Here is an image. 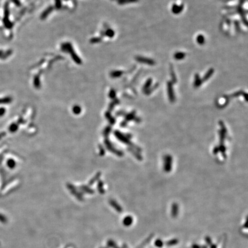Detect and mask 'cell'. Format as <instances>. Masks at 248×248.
<instances>
[{
	"label": "cell",
	"instance_id": "cell-1",
	"mask_svg": "<svg viewBox=\"0 0 248 248\" xmlns=\"http://www.w3.org/2000/svg\"><path fill=\"white\" fill-rule=\"evenodd\" d=\"M164 169L166 172H170L171 171L172 168V157L170 155H166L164 159Z\"/></svg>",
	"mask_w": 248,
	"mask_h": 248
},
{
	"label": "cell",
	"instance_id": "cell-2",
	"mask_svg": "<svg viewBox=\"0 0 248 248\" xmlns=\"http://www.w3.org/2000/svg\"><path fill=\"white\" fill-rule=\"evenodd\" d=\"M168 96H169L170 100L171 102H174L175 100V97H174V93L173 92V89L171 84L168 83Z\"/></svg>",
	"mask_w": 248,
	"mask_h": 248
},
{
	"label": "cell",
	"instance_id": "cell-3",
	"mask_svg": "<svg viewBox=\"0 0 248 248\" xmlns=\"http://www.w3.org/2000/svg\"><path fill=\"white\" fill-rule=\"evenodd\" d=\"M136 59H137V61H139L140 62H141V63H146V64H148L149 65H153L154 63H155L152 60L149 59H147V58H145L137 57Z\"/></svg>",
	"mask_w": 248,
	"mask_h": 248
},
{
	"label": "cell",
	"instance_id": "cell-4",
	"mask_svg": "<svg viewBox=\"0 0 248 248\" xmlns=\"http://www.w3.org/2000/svg\"><path fill=\"white\" fill-rule=\"evenodd\" d=\"M133 223V218L130 216H127L123 220V224L125 226H129Z\"/></svg>",
	"mask_w": 248,
	"mask_h": 248
},
{
	"label": "cell",
	"instance_id": "cell-5",
	"mask_svg": "<svg viewBox=\"0 0 248 248\" xmlns=\"http://www.w3.org/2000/svg\"><path fill=\"white\" fill-rule=\"evenodd\" d=\"M178 205L176 203H174L172 206V216L173 218H176L178 214Z\"/></svg>",
	"mask_w": 248,
	"mask_h": 248
},
{
	"label": "cell",
	"instance_id": "cell-6",
	"mask_svg": "<svg viewBox=\"0 0 248 248\" xmlns=\"http://www.w3.org/2000/svg\"><path fill=\"white\" fill-rule=\"evenodd\" d=\"M178 242H179L178 240L173 239V240L168 241H167L165 243V244L168 246H174V245H177L178 244Z\"/></svg>",
	"mask_w": 248,
	"mask_h": 248
},
{
	"label": "cell",
	"instance_id": "cell-7",
	"mask_svg": "<svg viewBox=\"0 0 248 248\" xmlns=\"http://www.w3.org/2000/svg\"><path fill=\"white\" fill-rule=\"evenodd\" d=\"M155 246L156 247H159V248H161V247H163V245H164V243H163L162 240H161L160 239H157V240H156L155 241Z\"/></svg>",
	"mask_w": 248,
	"mask_h": 248
},
{
	"label": "cell",
	"instance_id": "cell-8",
	"mask_svg": "<svg viewBox=\"0 0 248 248\" xmlns=\"http://www.w3.org/2000/svg\"><path fill=\"white\" fill-rule=\"evenodd\" d=\"M153 237V234H151L149 237L148 238H146V239L144 241L142 242V244L141 245V246H140V247H143L146 244H148V243L152 239V238Z\"/></svg>",
	"mask_w": 248,
	"mask_h": 248
},
{
	"label": "cell",
	"instance_id": "cell-9",
	"mask_svg": "<svg viewBox=\"0 0 248 248\" xmlns=\"http://www.w3.org/2000/svg\"><path fill=\"white\" fill-rule=\"evenodd\" d=\"M112 205H113V206L114 208H115L116 210L118 212H122V209H121V207L118 205L116 203H115V202L112 203Z\"/></svg>",
	"mask_w": 248,
	"mask_h": 248
},
{
	"label": "cell",
	"instance_id": "cell-10",
	"mask_svg": "<svg viewBox=\"0 0 248 248\" xmlns=\"http://www.w3.org/2000/svg\"><path fill=\"white\" fill-rule=\"evenodd\" d=\"M197 41L198 43L200 44L204 43L205 39L202 35H199V36L197 37Z\"/></svg>",
	"mask_w": 248,
	"mask_h": 248
},
{
	"label": "cell",
	"instance_id": "cell-11",
	"mask_svg": "<svg viewBox=\"0 0 248 248\" xmlns=\"http://www.w3.org/2000/svg\"><path fill=\"white\" fill-rule=\"evenodd\" d=\"M212 72H213V70L212 69H211L210 70H209V72H208V73L205 76V78H204V80H206V79H209V77L212 74Z\"/></svg>",
	"mask_w": 248,
	"mask_h": 248
},
{
	"label": "cell",
	"instance_id": "cell-12",
	"mask_svg": "<svg viewBox=\"0 0 248 248\" xmlns=\"http://www.w3.org/2000/svg\"><path fill=\"white\" fill-rule=\"evenodd\" d=\"M184 57V53H177L175 55V58L177 59H181Z\"/></svg>",
	"mask_w": 248,
	"mask_h": 248
},
{
	"label": "cell",
	"instance_id": "cell-13",
	"mask_svg": "<svg viewBox=\"0 0 248 248\" xmlns=\"http://www.w3.org/2000/svg\"><path fill=\"white\" fill-rule=\"evenodd\" d=\"M107 245H108V246L109 247H113L114 248L115 247H116V243L114 242L113 241H112V240H110L109 241V242L108 243H107Z\"/></svg>",
	"mask_w": 248,
	"mask_h": 248
},
{
	"label": "cell",
	"instance_id": "cell-14",
	"mask_svg": "<svg viewBox=\"0 0 248 248\" xmlns=\"http://www.w3.org/2000/svg\"><path fill=\"white\" fill-rule=\"evenodd\" d=\"M201 84V80L200 78H199V76L198 75V78H196L195 81V86L196 87H198L199 86H200Z\"/></svg>",
	"mask_w": 248,
	"mask_h": 248
},
{
	"label": "cell",
	"instance_id": "cell-15",
	"mask_svg": "<svg viewBox=\"0 0 248 248\" xmlns=\"http://www.w3.org/2000/svg\"><path fill=\"white\" fill-rule=\"evenodd\" d=\"M205 241H206V242L207 244L209 245H212V241H211V238H210V237H206L205 238Z\"/></svg>",
	"mask_w": 248,
	"mask_h": 248
},
{
	"label": "cell",
	"instance_id": "cell-16",
	"mask_svg": "<svg viewBox=\"0 0 248 248\" xmlns=\"http://www.w3.org/2000/svg\"><path fill=\"white\" fill-rule=\"evenodd\" d=\"M218 147H216V148H214V154H217L218 153Z\"/></svg>",
	"mask_w": 248,
	"mask_h": 248
},
{
	"label": "cell",
	"instance_id": "cell-17",
	"mask_svg": "<svg viewBox=\"0 0 248 248\" xmlns=\"http://www.w3.org/2000/svg\"><path fill=\"white\" fill-rule=\"evenodd\" d=\"M192 247L193 248H200V247L198 246V245H196V244H194L193 245V246H192Z\"/></svg>",
	"mask_w": 248,
	"mask_h": 248
},
{
	"label": "cell",
	"instance_id": "cell-18",
	"mask_svg": "<svg viewBox=\"0 0 248 248\" xmlns=\"http://www.w3.org/2000/svg\"><path fill=\"white\" fill-rule=\"evenodd\" d=\"M217 245L215 244H212L211 245H210V248H217Z\"/></svg>",
	"mask_w": 248,
	"mask_h": 248
},
{
	"label": "cell",
	"instance_id": "cell-19",
	"mask_svg": "<svg viewBox=\"0 0 248 248\" xmlns=\"http://www.w3.org/2000/svg\"><path fill=\"white\" fill-rule=\"evenodd\" d=\"M247 220L246 219V223H245V224H244V227H245V228H247Z\"/></svg>",
	"mask_w": 248,
	"mask_h": 248
},
{
	"label": "cell",
	"instance_id": "cell-20",
	"mask_svg": "<svg viewBox=\"0 0 248 248\" xmlns=\"http://www.w3.org/2000/svg\"><path fill=\"white\" fill-rule=\"evenodd\" d=\"M200 248H207V246H205V245H203V246H200Z\"/></svg>",
	"mask_w": 248,
	"mask_h": 248
},
{
	"label": "cell",
	"instance_id": "cell-21",
	"mask_svg": "<svg viewBox=\"0 0 248 248\" xmlns=\"http://www.w3.org/2000/svg\"><path fill=\"white\" fill-rule=\"evenodd\" d=\"M114 248H119V247H118L117 246H116V247H114Z\"/></svg>",
	"mask_w": 248,
	"mask_h": 248
}]
</instances>
